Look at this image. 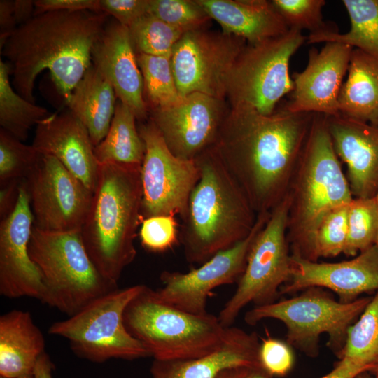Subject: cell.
<instances>
[{
  "label": "cell",
  "instance_id": "obj_40",
  "mask_svg": "<svg viewBox=\"0 0 378 378\" xmlns=\"http://www.w3.org/2000/svg\"><path fill=\"white\" fill-rule=\"evenodd\" d=\"M259 357L262 368L273 377L287 374L294 362L293 352L286 342L270 336L262 339Z\"/></svg>",
  "mask_w": 378,
  "mask_h": 378
},
{
  "label": "cell",
  "instance_id": "obj_3",
  "mask_svg": "<svg viewBox=\"0 0 378 378\" xmlns=\"http://www.w3.org/2000/svg\"><path fill=\"white\" fill-rule=\"evenodd\" d=\"M195 160L200 176L182 218L179 241L186 260L201 265L247 237L257 214L213 146Z\"/></svg>",
  "mask_w": 378,
  "mask_h": 378
},
{
  "label": "cell",
  "instance_id": "obj_46",
  "mask_svg": "<svg viewBox=\"0 0 378 378\" xmlns=\"http://www.w3.org/2000/svg\"><path fill=\"white\" fill-rule=\"evenodd\" d=\"M216 378H273L260 365L236 366L222 371Z\"/></svg>",
  "mask_w": 378,
  "mask_h": 378
},
{
  "label": "cell",
  "instance_id": "obj_37",
  "mask_svg": "<svg viewBox=\"0 0 378 378\" xmlns=\"http://www.w3.org/2000/svg\"><path fill=\"white\" fill-rule=\"evenodd\" d=\"M273 6L290 29H308L309 34L338 31L335 24L323 21L324 0H273Z\"/></svg>",
  "mask_w": 378,
  "mask_h": 378
},
{
  "label": "cell",
  "instance_id": "obj_10",
  "mask_svg": "<svg viewBox=\"0 0 378 378\" xmlns=\"http://www.w3.org/2000/svg\"><path fill=\"white\" fill-rule=\"evenodd\" d=\"M305 39L301 31L290 29L262 43H247L225 78L230 106L251 107L263 115L274 113L281 99L293 90L289 62Z\"/></svg>",
  "mask_w": 378,
  "mask_h": 378
},
{
  "label": "cell",
  "instance_id": "obj_47",
  "mask_svg": "<svg viewBox=\"0 0 378 378\" xmlns=\"http://www.w3.org/2000/svg\"><path fill=\"white\" fill-rule=\"evenodd\" d=\"M34 1H13V13L18 26L22 24L29 20L34 15Z\"/></svg>",
  "mask_w": 378,
  "mask_h": 378
},
{
  "label": "cell",
  "instance_id": "obj_9",
  "mask_svg": "<svg viewBox=\"0 0 378 378\" xmlns=\"http://www.w3.org/2000/svg\"><path fill=\"white\" fill-rule=\"evenodd\" d=\"M142 287L117 288L102 295L73 316L53 323L48 333L66 339L76 356L96 363L150 357L124 323L125 309Z\"/></svg>",
  "mask_w": 378,
  "mask_h": 378
},
{
  "label": "cell",
  "instance_id": "obj_38",
  "mask_svg": "<svg viewBox=\"0 0 378 378\" xmlns=\"http://www.w3.org/2000/svg\"><path fill=\"white\" fill-rule=\"evenodd\" d=\"M349 204L330 211L321 221L316 233V253L320 258H335L344 252L348 231Z\"/></svg>",
  "mask_w": 378,
  "mask_h": 378
},
{
  "label": "cell",
  "instance_id": "obj_18",
  "mask_svg": "<svg viewBox=\"0 0 378 378\" xmlns=\"http://www.w3.org/2000/svg\"><path fill=\"white\" fill-rule=\"evenodd\" d=\"M353 49L337 42L326 43L320 51L312 48L306 68L294 73L291 97L282 107L290 113L340 115L338 98Z\"/></svg>",
  "mask_w": 378,
  "mask_h": 378
},
{
  "label": "cell",
  "instance_id": "obj_28",
  "mask_svg": "<svg viewBox=\"0 0 378 378\" xmlns=\"http://www.w3.org/2000/svg\"><path fill=\"white\" fill-rule=\"evenodd\" d=\"M136 120L132 110L118 100L107 134L94 147L99 163L141 166L145 146L136 126Z\"/></svg>",
  "mask_w": 378,
  "mask_h": 378
},
{
  "label": "cell",
  "instance_id": "obj_25",
  "mask_svg": "<svg viewBox=\"0 0 378 378\" xmlns=\"http://www.w3.org/2000/svg\"><path fill=\"white\" fill-rule=\"evenodd\" d=\"M45 351V338L27 311L13 309L0 316V377L34 376Z\"/></svg>",
  "mask_w": 378,
  "mask_h": 378
},
{
  "label": "cell",
  "instance_id": "obj_44",
  "mask_svg": "<svg viewBox=\"0 0 378 378\" xmlns=\"http://www.w3.org/2000/svg\"><path fill=\"white\" fill-rule=\"evenodd\" d=\"M22 180H13L5 184L1 185V220L7 217L15 207L19 196L20 185Z\"/></svg>",
  "mask_w": 378,
  "mask_h": 378
},
{
  "label": "cell",
  "instance_id": "obj_11",
  "mask_svg": "<svg viewBox=\"0 0 378 378\" xmlns=\"http://www.w3.org/2000/svg\"><path fill=\"white\" fill-rule=\"evenodd\" d=\"M289 211L288 194L274 208L250 249L245 270L232 296L219 313L221 324L232 326L240 312L250 303H273L292 274L291 254L287 239Z\"/></svg>",
  "mask_w": 378,
  "mask_h": 378
},
{
  "label": "cell",
  "instance_id": "obj_14",
  "mask_svg": "<svg viewBox=\"0 0 378 378\" xmlns=\"http://www.w3.org/2000/svg\"><path fill=\"white\" fill-rule=\"evenodd\" d=\"M246 44L241 38L205 28L184 33L170 57L180 95L200 92L225 99V78Z\"/></svg>",
  "mask_w": 378,
  "mask_h": 378
},
{
  "label": "cell",
  "instance_id": "obj_4",
  "mask_svg": "<svg viewBox=\"0 0 378 378\" xmlns=\"http://www.w3.org/2000/svg\"><path fill=\"white\" fill-rule=\"evenodd\" d=\"M332 144L327 115L314 113L290 182L287 239L290 254L318 262L315 237L324 216L354 198Z\"/></svg>",
  "mask_w": 378,
  "mask_h": 378
},
{
  "label": "cell",
  "instance_id": "obj_21",
  "mask_svg": "<svg viewBox=\"0 0 378 378\" xmlns=\"http://www.w3.org/2000/svg\"><path fill=\"white\" fill-rule=\"evenodd\" d=\"M31 145L38 152L56 158L94 192L99 164L94 146L85 127L69 110L41 120Z\"/></svg>",
  "mask_w": 378,
  "mask_h": 378
},
{
  "label": "cell",
  "instance_id": "obj_35",
  "mask_svg": "<svg viewBox=\"0 0 378 378\" xmlns=\"http://www.w3.org/2000/svg\"><path fill=\"white\" fill-rule=\"evenodd\" d=\"M41 155L32 145H26L0 129V185L27 176Z\"/></svg>",
  "mask_w": 378,
  "mask_h": 378
},
{
  "label": "cell",
  "instance_id": "obj_52",
  "mask_svg": "<svg viewBox=\"0 0 378 378\" xmlns=\"http://www.w3.org/2000/svg\"><path fill=\"white\" fill-rule=\"evenodd\" d=\"M374 378H378V375H377V376H376V377H374Z\"/></svg>",
  "mask_w": 378,
  "mask_h": 378
},
{
  "label": "cell",
  "instance_id": "obj_49",
  "mask_svg": "<svg viewBox=\"0 0 378 378\" xmlns=\"http://www.w3.org/2000/svg\"><path fill=\"white\" fill-rule=\"evenodd\" d=\"M356 378H374V377L370 374V372H365L360 373Z\"/></svg>",
  "mask_w": 378,
  "mask_h": 378
},
{
  "label": "cell",
  "instance_id": "obj_31",
  "mask_svg": "<svg viewBox=\"0 0 378 378\" xmlns=\"http://www.w3.org/2000/svg\"><path fill=\"white\" fill-rule=\"evenodd\" d=\"M347 358L378 375V291L347 332L339 358Z\"/></svg>",
  "mask_w": 378,
  "mask_h": 378
},
{
  "label": "cell",
  "instance_id": "obj_42",
  "mask_svg": "<svg viewBox=\"0 0 378 378\" xmlns=\"http://www.w3.org/2000/svg\"><path fill=\"white\" fill-rule=\"evenodd\" d=\"M34 4V15L50 11L102 12L99 0H37Z\"/></svg>",
  "mask_w": 378,
  "mask_h": 378
},
{
  "label": "cell",
  "instance_id": "obj_2",
  "mask_svg": "<svg viewBox=\"0 0 378 378\" xmlns=\"http://www.w3.org/2000/svg\"><path fill=\"white\" fill-rule=\"evenodd\" d=\"M108 19L103 12L50 11L19 25L0 50L15 90L35 103V80L47 69L66 102L92 64V48Z\"/></svg>",
  "mask_w": 378,
  "mask_h": 378
},
{
  "label": "cell",
  "instance_id": "obj_20",
  "mask_svg": "<svg viewBox=\"0 0 378 378\" xmlns=\"http://www.w3.org/2000/svg\"><path fill=\"white\" fill-rule=\"evenodd\" d=\"M92 63L112 84L117 98L136 120H146L144 82L128 27L108 21L92 50Z\"/></svg>",
  "mask_w": 378,
  "mask_h": 378
},
{
  "label": "cell",
  "instance_id": "obj_48",
  "mask_svg": "<svg viewBox=\"0 0 378 378\" xmlns=\"http://www.w3.org/2000/svg\"><path fill=\"white\" fill-rule=\"evenodd\" d=\"M54 364L45 352L39 358L34 370V378H53Z\"/></svg>",
  "mask_w": 378,
  "mask_h": 378
},
{
  "label": "cell",
  "instance_id": "obj_5",
  "mask_svg": "<svg viewBox=\"0 0 378 378\" xmlns=\"http://www.w3.org/2000/svg\"><path fill=\"white\" fill-rule=\"evenodd\" d=\"M141 167L99 163L95 190L80 230L99 272L118 284L134 260V240L143 220Z\"/></svg>",
  "mask_w": 378,
  "mask_h": 378
},
{
  "label": "cell",
  "instance_id": "obj_51",
  "mask_svg": "<svg viewBox=\"0 0 378 378\" xmlns=\"http://www.w3.org/2000/svg\"><path fill=\"white\" fill-rule=\"evenodd\" d=\"M0 378H4V377H0ZM18 378H34V376L22 377H18Z\"/></svg>",
  "mask_w": 378,
  "mask_h": 378
},
{
  "label": "cell",
  "instance_id": "obj_29",
  "mask_svg": "<svg viewBox=\"0 0 378 378\" xmlns=\"http://www.w3.org/2000/svg\"><path fill=\"white\" fill-rule=\"evenodd\" d=\"M342 4L350 18L349 31L309 34L307 43H341L378 59V0H343Z\"/></svg>",
  "mask_w": 378,
  "mask_h": 378
},
{
  "label": "cell",
  "instance_id": "obj_23",
  "mask_svg": "<svg viewBox=\"0 0 378 378\" xmlns=\"http://www.w3.org/2000/svg\"><path fill=\"white\" fill-rule=\"evenodd\" d=\"M260 342L255 332L230 326L220 346L203 356L174 360H153L151 378H216L236 366L260 365Z\"/></svg>",
  "mask_w": 378,
  "mask_h": 378
},
{
  "label": "cell",
  "instance_id": "obj_8",
  "mask_svg": "<svg viewBox=\"0 0 378 378\" xmlns=\"http://www.w3.org/2000/svg\"><path fill=\"white\" fill-rule=\"evenodd\" d=\"M303 290L290 299L255 306L246 313L245 322L255 326L265 318L281 321L287 328L286 343L312 358L318 356L321 335L326 333L328 346L339 358L349 327L363 312L372 297L342 303L320 287H309Z\"/></svg>",
  "mask_w": 378,
  "mask_h": 378
},
{
  "label": "cell",
  "instance_id": "obj_36",
  "mask_svg": "<svg viewBox=\"0 0 378 378\" xmlns=\"http://www.w3.org/2000/svg\"><path fill=\"white\" fill-rule=\"evenodd\" d=\"M148 13L186 32L204 29L211 20L197 0H149Z\"/></svg>",
  "mask_w": 378,
  "mask_h": 378
},
{
  "label": "cell",
  "instance_id": "obj_43",
  "mask_svg": "<svg viewBox=\"0 0 378 378\" xmlns=\"http://www.w3.org/2000/svg\"><path fill=\"white\" fill-rule=\"evenodd\" d=\"M14 13L13 1H0V50L18 27Z\"/></svg>",
  "mask_w": 378,
  "mask_h": 378
},
{
  "label": "cell",
  "instance_id": "obj_7",
  "mask_svg": "<svg viewBox=\"0 0 378 378\" xmlns=\"http://www.w3.org/2000/svg\"><path fill=\"white\" fill-rule=\"evenodd\" d=\"M29 253L44 286L41 302L68 317L118 288L93 262L80 231H46L33 225Z\"/></svg>",
  "mask_w": 378,
  "mask_h": 378
},
{
  "label": "cell",
  "instance_id": "obj_16",
  "mask_svg": "<svg viewBox=\"0 0 378 378\" xmlns=\"http://www.w3.org/2000/svg\"><path fill=\"white\" fill-rule=\"evenodd\" d=\"M228 111L225 99L194 92L149 111L148 118L174 155L194 160L214 145Z\"/></svg>",
  "mask_w": 378,
  "mask_h": 378
},
{
  "label": "cell",
  "instance_id": "obj_32",
  "mask_svg": "<svg viewBox=\"0 0 378 378\" xmlns=\"http://www.w3.org/2000/svg\"><path fill=\"white\" fill-rule=\"evenodd\" d=\"M136 55L143 77L144 99L148 112L178 102L182 97L175 82L171 57Z\"/></svg>",
  "mask_w": 378,
  "mask_h": 378
},
{
  "label": "cell",
  "instance_id": "obj_30",
  "mask_svg": "<svg viewBox=\"0 0 378 378\" xmlns=\"http://www.w3.org/2000/svg\"><path fill=\"white\" fill-rule=\"evenodd\" d=\"M10 66L0 59V125L1 128L25 141L30 129L50 113L43 106L20 96L10 81Z\"/></svg>",
  "mask_w": 378,
  "mask_h": 378
},
{
  "label": "cell",
  "instance_id": "obj_12",
  "mask_svg": "<svg viewBox=\"0 0 378 378\" xmlns=\"http://www.w3.org/2000/svg\"><path fill=\"white\" fill-rule=\"evenodd\" d=\"M145 146L141 167L143 218L185 216L190 194L200 176L195 160L174 155L148 119L139 127Z\"/></svg>",
  "mask_w": 378,
  "mask_h": 378
},
{
  "label": "cell",
  "instance_id": "obj_24",
  "mask_svg": "<svg viewBox=\"0 0 378 378\" xmlns=\"http://www.w3.org/2000/svg\"><path fill=\"white\" fill-rule=\"evenodd\" d=\"M223 32L257 44L286 34L289 28L271 1L197 0Z\"/></svg>",
  "mask_w": 378,
  "mask_h": 378
},
{
  "label": "cell",
  "instance_id": "obj_33",
  "mask_svg": "<svg viewBox=\"0 0 378 378\" xmlns=\"http://www.w3.org/2000/svg\"><path fill=\"white\" fill-rule=\"evenodd\" d=\"M136 53L171 57L172 50L186 31L146 13L128 27Z\"/></svg>",
  "mask_w": 378,
  "mask_h": 378
},
{
  "label": "cell",
  "instance_id": "obj_6",
  "mask_svg": "<svg viewBox=\"0 0 378 378\" xmlns=\"http://www.w3.org/2000/svg\"><path fill=\"white\" fill-rule=\"evenodd\" d=\"M127 331L159 360L195 358L217 349L227 328L207 312L193 314L162 301L146 285L124 313Z\"/></svg>",
  "mask_w": 378,
  "mask_h": 378
},
{
  "label": "cell",
  "instance_id": "obj_41",
  "mask_svg": "<svg viewBox=\"0 0 378 378\" xmlns=\"http://www.w3.org/2000/svg\"><path fill=\"white\" fill-rule=\"evenodd\" d=\"M148 3L149 0H99L101 11L127 27L148 13Z\"/></svg>",
  "mask_w": 378,
  "mask_h": 378
},
{
  "label": "cell",
  "instance_id": "obj_19",
  "mask_svg": "<svg viewBox=\"0 0 378 378\" xmlns=\"http://www.w3.org/2000/svg\"><path fill=\"white\" fill-rule=\"evenodd\" d=\"M292 274L279 294H293L309 287L330 289L342 303H349L362 293L378 291V246L372 245L350 260L312 262L291 255Z\"/></svg>",
  "mask_w": 378,
  "mask_h": 378
},
{
  "label": "cell",
  "instance_id": "obj_45",
  "mask_svg": "<svg viewBox=\"0 0 378 378\" xmlns=\"http://www.w3.org/2000/svg\"><path fill=\"white\" fill-rule=\"evenodd\" d=\"M368 372V369L347 358H342L335 363L332 370L321 378H356L360 373Z\"/></svg>",
  "mask_w": 378,
  "mask_h": 378
},
{
  "label": "cell",
  "instance_id": "obj_50",
  "mask_svg": "<svg viewBox=\"0 0 378 378\" xmlns=\"http://www.w3.org/2000/svg\"><path fill=\"white\" fill-rule=\"evenodd\" d=\"M374 198H375V200H376V203H377V215H378V192L376 194V195L374 196ZM376 245L378 246V230H377V238H376V241H375V244Z\"/></svg>",
  "mask_w": 378,
  "mask_h": 378
},
{
  "label": "cell",
  "instance_id": "obj_39",
  "mask_svg": "<svg viewBox=\"0 0 378 378\" xmlns=\"http://www.w3.org/2000/svg\"><path fill=\"white\" fill-rule=\"evenodd\" d=\"M177 226L173 216L144 218L139 232L142 246L153 253H163L173 248L179 241Z\"/></svg>",
  "mask_w": 378,
  "mask_h": 378
},
{
  "label": "cell",
  "instance_id": "obj_22",
  "mask_svg": "<svg viewBox=\"0 0 378 378\" xmlns=\"http://www.w3.org/2000/svg\"><path fill=\"white\" fill-rule=\"evenodd\" d=\"M335 150L347 166L353 197H374L378 192V126L342 115L327 116Z\"/></svg>",
  "mask_w": 378,
  "mask_h": 378
},
{
  "label": "cell",
  "instance_id": "obj_13",
  "mask_svg": "<svg viewBox=\"0 0 378 378\" xmlns=\"http://www.w3.org/2000/svg\"><path fill=\"white\" fill-rule=\"evenodd\" d=\"M23 181L34 226L46 231H80L93 192L56 158L41 153Z\"/></svg>",
  "mask_w": 378,
  "mask_h": 378
},
{
  "label": "cell",
  "instance_id": "obj_34",
  "mask_svg": "<svg viewBox=\"0 0 378 378\" xmlns=\"http://www.w3.org/2000/svg\"><path fill=\"white\" fill-rule=\"evenodd\" d=\"M377 230L378 215L374 197H354L349 204L347 239L343 253L355 257L374 245Z\"/></svg>",
  "mask_w": 378,
  "mask_h": 378
},
{
  "label": "cell",
  "instance_id": "obj_1",
  "mask_svg": "<svg viewBox=\"0 0 378 378\" xmlns=\"http://www.w3.org/2000/svg\"><path fill=\"white\" fill-rule=\"evenodd\" d=\"M314 113L230 106L213 148L257 216L286 196Z\"/></svg>",
  "mask_w": 378,
  "mask_h": 378
},
{
  "label": "cell",
  "instance_id": "obj_17",
  "mask_svg": "<svg viewBox=\"0 0 378 378\" xmlns=\"http://www.w3.org/2000/svg\"><path fill=\"white\" fill-rule=\"evenodd\" d=\"M34 216L23 181L13 211L0 223V294L9 299L32 298L41 301L44 286L29 253Z\"/></svg>",
  "mask_w": 378,
  "mask_h": 378
},
{
  "label": "cell",
  "instance_id": "obj_26",
  "mask_svg": "<svg viewBox=\"0 0 378 378\" xmlns=\"http://www.w3.org/2000/svg\"><path fill=\"white\" fill-rule=\"evenodd\" d=\"M116 98L111 82L92 63L65 102L87 129L94 147L108 133Z\"/></svg>",
  "mask_w": 378,
  "mask_h": 378
},
{
  "label": "cell",
  "instance_id": "obj_15",
  "mask_svg": "<svg viewBox=\"0 0 378 378\" xmlns=\"http://www.w3.org/2000/svg\"><path fill=\"white\" fill-rule=\"evenodd\" d=\"M271 212L257 216L247 237L232 247L219 251L198 268L187 273L163 271L160 279L163 286L155 290L163 302L193 314H204L208 298L214 288L238 283L247 262L251 246L269 219Z\"/></svg>",
  "mask_w": 378,
  "mask_h": 378
},
{
  "label": "cell",
  "instance_id": "obj_27",
  "mask_svg": "<svg viewBox=\"0 0 378 378\" xmlns=\"http://www.w3.org/2000/svg\"><path fill=\"white\" fill-rule=\"evenodd\" d=\"M339 98L340 114L378 126V59L354 48Z\"/></svg>",
  "mask_w": 378,
  "mask_h": 378
}]
</instances>
